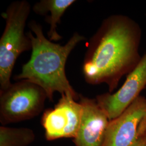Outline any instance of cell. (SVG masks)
I'll list each match as a JSON object with an SVG mask.
<instances>
[{"instance_id": "cell-5", "label": "cell", "mask_w": 146, "mask_h": 146, "mask_svg": "<svg viewBox=\"0 0 146 146\" xmlns=\"http://www.w3.org/2000/svg\"><path fill=\"white\" fill-rule=\"evenodd\" d=\"M146 130V98L140 95L120 116L110 121L102 146H131Z\"/></svg>"}, {"instance_id": "cell-9", "label": "cell", "mask_w": 146, "mask_h": 146, "mask_svg": "<svg viewBox=\"0 0 146 146\" xmlns=\"http://www.w3.org/2000/svg\"><path fill=\"white\" fill-rule=\"evenodd\" d=\"M76 2L75 0H41L33 5V11L45 16V21L49 25L47 33L49 40L53 42L62 39V36L57 31L58 25L66 11Z\"/></svg>"}, {"instance_id": "cell-1", "label": "cell", "mask_w": 146, "mask_h": 146, "mask_svg": "<svg viewBox=\"0 0 146 146\" xmlns=\"http://www.w3.org/2000/svg\"><path fill=\"white\" fill-rule=\"evenodd\" d=\"M142 34L140 25L128 16L114 14L104 19L87 43L82 64L85 81L106 84L111 93L140 62Z\"/></svg>"}, {"instance_id": "cell-2", "label": "cell", "mask_w": 146, "mask_h": 146, "mask_svg": "<svg viewBox=\"0 0 146 146\" xmlns=\"http://www.w3.org/2000/svg\"><path fill=\"white\" fill-rule=\"evenodd\" d=\"M28 26L30 31L27 35L32 44L31 56L14 79L26 80L40 86L51 101L55 92L79 99L80 94L68 81L65 68L70 54L86 37L75 32L66 44L61 45L45 36L42 26L36 21L32 20Z\"/></svg>"}, {"instance_id": "cell-8", "label": "cell", "mask_w": 146, "mask_h": 146, "mask_svg": "<svg viewBox=\"0 0 146 146\" xmlns=\"http://www.w3.org/2000/svg\"><path fill=\"white\" fill-rule=\"evenodd\" d=\"M82 112L77 135L74 139L76 146H102L110 120L96 99L80 95Z\"/></svg>"}, {"instance_id": "cell-3", "label": "cell", "mask_w": 146, "mask_h": 146, "mask_svg": "<svg viewBox=\"0 0 146 146\" xmlns=\"http://www.w3.org/2000/svg\"><path fill=\"white\" fill-rule=\"evenodd\" d=\"M31 8L26 0L16 1L2 14L5 24L0 38V91L11 84L13 70L20 55L31 50V40L25 31Z\"/></svg>"}, {"instance_id": "cell-4", "label": "cell", "mask_w": 146, "mask_h": 146, "mask_svg": "<svg viewBox=\"0 0 146 146\" xmlns=\"http://www.w3.org/2000/svg\"><path fill=\"white\" fill-rule=\"evenodd\" d=\"M47 95L43 89L20 80L0 91V121L3 125L29 120L40 114Z\"/></svg>"}, {"instance_id": "cell-11", "label": "cell", "mask_w": 146, "mask_h": 146, "mask_svg": "<svg viewBox=\"0 0 146 146\" xmlns=\"http://www.w3.org/2000/svg\"><path fill=\"white\" fill-rule=\"evenodd\" d=\"M131 146H146V134L140 136Z\"/></svg>"}, {"instance_id": "cell-7", "label": "cell", "mask_w": 146, "mask_h": 146, "mask_svg": "<svg viewBox=\"0 0 146 146\" xmlns=\"http://www.w3.org/2000/svg\"><path fill=\"white\" fill-rule=\"evenodd\" d=\"M146 86V52L131 73L124 84L114 93H106L97 96L96 100L110 121L120 116L140 95Z\"/></svg>"}, {"instance_id": "cell-12", "label": "cell", "mask_w": 146, "mask_h": 146, "mask_svg": "<svg viewBox=\"0 0 146 146\" xmlns=\"http://www.w3.org/2000/svg\"></svg>"}, {"instance_id": "cell-10", "label": "cell", "mask_w": 146, "mask_h": 146, "mask_svg": "<svg viewBox=\"0 0 146 146\" xmlns=\"http://www.w3.org/2000/svg\"><path fill=\"white\" fill-rule=\"evenodd\" d=\"M35 135L27 128H0V146H27L34 140Z\"/></svg>"}, {"instance_id": "cell-6", "label": "cell", "mask_w": 146, "mask_h": 146, "mask_svg": "<svg viewBox=\"0 0 146 146\" xmlns=\"http://www.w3.org/2000/svg\"><path fill=\"white\" fill-rule=\"evenodd\" d=\"M82 105L72 96L63 94L54 108L44 111L42 125L47 140L77 135L82 116Z\"/></svg>"}]
</instances>
